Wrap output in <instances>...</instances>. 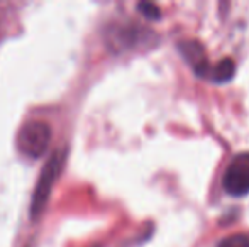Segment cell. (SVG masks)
<instances>
[{
  "instance_id": "1",
  "label": "cell",
  "mask_w": 249,
  "mask_h": 247,
  "mask_svg": "<svg viewBox=\"0 0 249 247\" xmlns=\"http://www.w3.org/2000/svg\"><path fill=\"white\" fill-rule=\"evenodd\" d=\"M65 158L66 151L65 149H58L51 154V158L46 161V165L41 169L39 180L34 188L33 198H31V217L37 218L41 215V212L44 210L48 200H50V195L53 191V186L56 185L59 175H61V169L65 166Z\"/></svg>"
},
{
  "instance_id": "7",
  "label": "cell",
  "mask_w": 249,
  "mask_h": 247,
  "mask_svg": "<svg viewBox=\"0 0 249 247\" xmlns=\"http://www.w3.org/2000/svg\"><path fill=\"white\" fill-rule=\"evenodd\" d=\"M138 10L148 19H160V9L153 3H139Z\"/></svg>"
},
{
  "instance_id": "6",
  "label": "cell",
  "mask_w": 249,
  "mask_h": 247,
  "mask_svg": "<svg viewBox=\"0 0 249 247\" xmlns=\"http://www.w3.org/2000/svg\"><path fill=\"white\" fill-rule=\"evenodd\" d=\"M219 247H249V235L246 234H234L220 241Z\"/></svg>"
},
{
  "instance_id": "4",
  "label": "cell",
  "mask_w": 249,
  "mask_h": 247,
  "mask_svg": "<svg viewBox=\"0 0 249 247\" xmlns=\"http://www.w3.org/2000/svg\"><path fill=\"white\" fill-rule=\"evenodd\" d=\"M180 51L185 56V60L194 66L195 75L207 76V73H209V61L205 58L202 44L197 43V41H183V43H180Z\"/></svg>"
},
{
  "instance_id": "3",
  "label": "cell",
  "mask_w": 249,
  "mask_h": 247,
  "mask_svg": "<svg viewBox=\"0 0 249 247\" xmlns=\"http://www.w3.org/2000/svg\"><path fill=\"white\" fill-rule=\"evenodd\" d=\"M222 186L232 197H244L249 193V152L234 156L224 173Z\"/></svg>"
},
{
  "instance_id": "2",
  "label": "cell",
  "mask_w": 249,
  "mask_h": 247,
  "mask_svg": "<svg viewBox=\"0 0 249 247\" xmlns=\"http://www.w3.org/2000/svg\"><path fill=\"white\" fill-rule=\"evenodd\" d=\"M17 149L29 159L46 154L51 142V127L43 120H29L17 132Z\"/></svg>"
},
{
  "instance_id": "5",
  "label": "cell",
  "mask_w": 249,
  "mask_h": 247,
  "mask_svg": "<svg viewBox=\"0 0 249 247\" xmlns=\"http://www.w3.org/2000/svg\"><path fill=\"white\" fill-rule=\"evenodd\" d=\"M236 73V65L231 58H224L220 63H217V66L212 69V80L215 83H226Z\"/></svg>"
}]
</instances>
